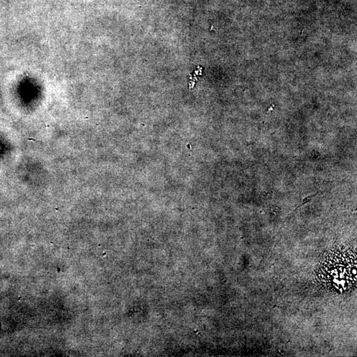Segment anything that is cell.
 <instances>
[{
    "instance_id": "1",
    "label": "cell",
    "mask_w": 357,
    "mask_h": 357,
    "mask_svg": "<svg viewBox=\"0 0 357 357\" xmlns=\"http://www.w3.org/2000/svg\"><path fill=\"white\" fill-rule=\"evenodd\" d=\"M357 257L349 251H336L324 257L318 276L331 291L346 292L357 284Z\"/></svg>"
}]
</instances>
